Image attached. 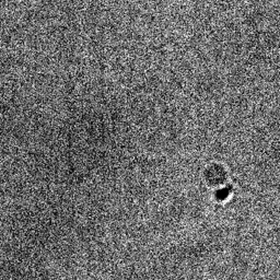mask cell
Masks as SVG:
<instances>
[{
	"label": "cell",
	"instance_id": "cell-1",
	"mask_svg": "<svg viewBox=\"0 0 280 280\" xmlns=\"http://www.w3.org/2000/svg\"><path fill=\"white\" fill-rule=\"evenodd\" d=\"M229 192H230V188H228V189L225 188L224 191H221V192H218V193H217V197H218L219 199H224V198H226V197L228 196Z\"/></svg>",
	"mask_w": 280,
	"mask_h": 280
}]
</instances>
